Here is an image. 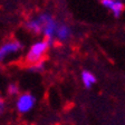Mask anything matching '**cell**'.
<instances>
[{"label":"cell","instance_id":"ba28073f","mask_svg":"<svg viewBox=\"0 0 125 125\" xmlns=\"http://www.w3.org/2000/svg\"><path fill=\"white\" fill-rule=\"evenodd\" d=\"M81 78H82V83H83V85L86 88H91L92 86L96 84V77L89 70H84L82 73Z\"/></svg>","mask_w":125,"mask_h":125},{"label":"cell","instance_id":"8fae6325","mask_svg":"<svg viewBox=\"0 0 125 125\" xmlns=\"http://www.w3.org/2000/svg\"><path fill=\"white\" fill-rule=\"evenodd\" d=\"M3 111H5V101L1 99L0 101V112H1V114L3 113Z\"/></svg>","mask_w":125,"mask_h":125},{"label":"cell","instance_id":"277c9868","mask_svg":"<svg viewBox=\"0 0 125 125\" xmlns=\"http://www.w3.org/2000/svg\"><path fill=\"white\" fill-rule=\"evenodd\" d=\"M36 104V98L30 93H23L18 95L16 101V108L20 114H27L34 108Z\"/></svg>","mask_w":125,"mask_h":125},{"label":"cell","instance_id":"9c48e42d","mask_svg":"<svg viewBox=\"0 0 125 125\" xmlns=\"http://www.w3.org/2000/svg\"><path fill=\"white\" fill-rule=\"evenodd\" d=\"M29 70H30L31 73H42V72L45 70V62H37V64L29 66Z\"/></svg>","mask_w":125,"mask_h":125},{"label":"cell","instance_id":"52a82bcc","mask_svg":"<svg viewBox=\"0 0 125 125\" xmlns=\"http://www.w3.org/2000/svg\"><path fill=\"white\" fill-rule=\"evenodd\" d=\"M25 27H26L27 30L30 31L31 34L42 35V26L40 20L38 19V17H35V18H31L29 20H27L26 23H25Z\"/></svg>","mask_w":125,"mask_h":125},{"label":"cell","instance_id":"6da1fadb","mask_svg":"<svg viewBox=\"0 0 125 125\" xmlns=\"http://www.w3.org/2000/svg\"><path fill=\"white\" fill-rule=\"evenodd\" d=\"M50 46H52V44L45 38L34 42L28 49L26 56H25V62L27 65L31 66L34 64H37V62H44L42 59L46 56Z\"/></svg>","mask_w":125,"mask_h":125},{"label":"cell","instance_id":"30bf717a","mask_svg":"<svg viewBox=\"0 0 125 125\" xmlns=\"http://www.w3.org/2000/svg\"><path fill=\"white\" fill-rule=\"evenodd\" d=\"M7 93L10 95V96H17L19 94V87L17 84L15 83H11L8 85L7 87Z\"/></svg>","mask_w":125,"mask_h":125},{"label":"cell","instance_id":"5b68a950","mask_svg":"<svg viewBox=\"0 0 125 125\" xmlns=\"http://www.w3.org/2000/svg\"><path fill=\"white\" fill-rule=\"evenodd\" d=\"M73 36V29L69 25L65 22H59L57 32H56V40L59 42H68Z\"/></svg>","mask_w":125,"mask_h":125},{"label":"cell","instance_id":"7a4b0ae2","mask_svg":"<svg viewBox=\"0 0 125 125\" xmlns=\"http://www.w3.org/2000/svg\"><path fill=\"white\" fill-rule=\"evenodd\" d=\"M37 17L42 22V35H44L45 39H47L52 45L56 42V32H57L58 26H59V21L56 20L49 12L39 13Z\"/></svg>","mask_w":125,"mask_h":125},{"label":"cell","instance_id":"7c38bea8","mask_svg":"<svg viewBox=\"0 0 125 125\" xmlns=\"http://www.w3.org/2000/svg\"><path fill=\"white\" fill-rule=\"evenodd\" d=\"M115 1H122V0H115Z\"/></svg>","mask_w":125,"mask_h":125},{"label":"cell","instance_id":"8992f818","mask_svg":"<svg viewBox=\"0 0 125 125\" xmlns=\"http://www.w3.org/2000/svg\"><path fill=\"white\" fill-rule=\"evenodd\" d=\"M101 1L105 8L112 11L115 18H120L124 10V3L122 1H115V0H101Z\"/></svg>","mask_w":125,"mask_h":125},{"label":"cell","instance_id":"3957f363","mask_svg":"<svg viewBox=\"0 0 125 125\" xmlns=\"http://www.w3.org/2000/svg\"><path fill=\"white\" fill-rule=\"evenodd\" d=\"M22 50V44L17 39H10L3 42L0 47V59L5 60L10 56L17 55Z\"/></svg>","mask_w":125,"mask_h":125}]
</instances>
